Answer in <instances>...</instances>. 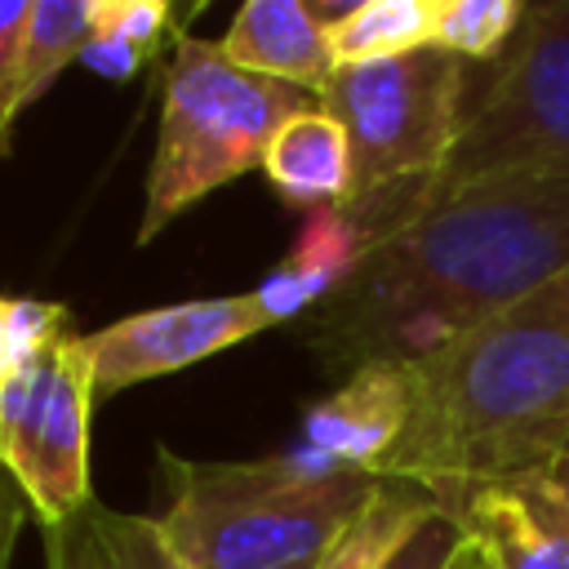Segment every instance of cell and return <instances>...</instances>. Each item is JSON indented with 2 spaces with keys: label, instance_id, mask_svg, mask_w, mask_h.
I'll return each instance as SVG.
<instances>
[{
  "label": "cell",
  "instance_id": "cell-12",
  "mask_svg": "<svg viewBox=\"0 0 569 569\" xmlns=\"http://www.w3.org/2000/svg\"><path fill=\"white\" fill-rule=\"evenodd\" d=\"M365 249H369V236L347 204L320 209L302 222L293 249L253 284V298L262 302L271 325L307 316L356 271Z\"/></svg>",
  "mask_w": 569,
  "mask_h": 569
},
{
  "label": "cell",
  "instance_id": "cell-9",
  "mask_svg": "<svg viewBox=\"0 0 569 569\" xmlns=\"http://www.w3.org/2000/svg\"><path fill=\"white\" fill-rule=\"evenodd\" d=\"M422 489L489 569H569V493L551 467L493 480H427Z\"/></svg>",
  "mask_w": 569,
  "mask_h": 569
},
{
  "label": "cell",
  "instance_id": "cell-18",
  "mask_svg": "<svg viewBox=\"0 0 569 569\" xmlns=\"http://www.w3.org/2000/svg\"><path fill=\"white\" fill-rule=\"evenodd\" d=\"M520 13H525L520 0H436L431 44L462 62L493 58L516 36Z\"/></svg>",
  "mask_w": 569,
  "mask_h": 569
},
{
  "label": "cell",
  "instance_id": "cell-22",
  "mask_svg": "<svg viewBox=\"0 0 569 569\" xmlns=\"http://www.w3.org/2000/svg\"><path fill=\"white\" fill-rule=\"evenodd\" d=\"M31 0H0V156L9 147V129L22 116L18 98V67H22V40H27Z\"/></svg>",
  "mask_w": 569,
  "mask_h": 569
},
{
  "label": "cell",
  "instance_id": "cell-15",
  "mask_svg": "<svg viewBox=\"0 0 569 569\" xmlns=\"http://www.w3.org/2000/svg\"><path fill=\"white\" fill-rule=\"evenodd\" d=\"M436 0H356V9L329 27L333 67L387 62L431 44Z\"/></svg>",
  "mask_w": 569,
  "mask_h": 569
},
{
  "label": "cell",
  "instance_id": "cell-11",
  "mask_svg": "<svg viewBox=\"0 0 569 569\" xmlns=\"http://www.w3.org/2000/svg\"><path fill=\"white\" fill-rule=\"evenodd\" d=\"M218 53L253 76L320 93L329 84L333 53H329V27L316 9V0H249L231 18L227 36L218 40Z\"/></svg>",
  "mask_w": 569,
  "mask_h": 569
},
{
  "label": "cell",
  "instance_id": "cell-21",
  "mask_svg": "<svg viewBox=\"0 0 569 569\" xmlns=\"http://www.w3.org/2000/svg\"><path fill=\"white\" fill-rule=\"evenodd\" d=\"M169 22H173V9L164 0H93V36L133 44L147 58L156 53Z\"/></svg>",
  "mask_w": 569,
  "mask_h": 569
},
{
  "label": "cell",
  "instance_id": "cell-5",
  "mask_svg": "<svg viewBox=\"0 0 569 569\" xmlns=\"http://www.w3.org/2000/svg\"><path fill=\"white\" fill-rule=\"evenodd\" d=\"M498 178H569V0L525 4L440 178L422 191Z\"/></svg>",
  "mask_w": 569,
  "mask_h": 569
},
{
  "label": "cell",
  "instance_id": "cell-3",
  "mask_svg": "<svg viewBox=\"0 0 569 569\" xmlns=\"http://www.w3.org/2000/svg\"><path fill=\"white\" fill-rule=\"evenodd\" d=\"M160 533L187 569H307L373 502L382 476L302 449L258 462H196L160 449Z\"/></svg>",
  "mask_w": 569,
  "mask_h": 569
},
{
  "label": "cell",
  "instance_id": "cell-16",
  "mask_svg": "<svg viewBox=\"0 0 569 569\" xmlns=\"http://www.w3.org/2000/svg\"><path fill=\"white\" fill-rule=\"evenodd\" d=\"M431 493L413 480H391L382 476L373 502L351 520V529L320 556L311 560V569H382V560L391 556V547L431 511Z\"/></svg>",
  "mask_w": 569,
  "mask_h": 569
},
{
  "label": "cell",
  "instance_id": "cell-28",
  "mask_svg": "<svg viewBox=\"0 0 569 569\" xmlns=\"http://www.w3.org/2000/svg\"><path fill=\"white\" fill-rule=\"evenodd\" d=\"M307 569H311V565H307Z\"/></svg>",
  "mask_w": 569,
  "mask_h": 569
},
{
  "label": "cell",
  "instance_id": "cell-2",
  "mask_svg": "<svg viewBox=\"0 0 569 569\" xmlns=\"http://www.w3.org/2000/svg\"><path fill=\"white\" fill-rule=\"evenodd\" d=\"M409 422L378 476L493 480L569 453V267L405 365Z\"/></svg>",
  "mask_w": 569,
  "mask_h": 569
},
{
  "label": "cell",
  "instance_id": "cell-10",
  "mask_svg": "<svg viewBox=\"0 0 569 569\" xmlns=\"http://www.w3.org/2000/svg\"><path fill=\"white\" fill-rule=\"evenodd\" d=\"M409 422V373L405 365H365L342 378L333 396L307 409L302 418V453L333 462V467H356L373 471L391 453Z\"/></svg>",
  "mask_w": 569,
  "mask_h": 569
},
{
  "label": "cell",
  "instance_id": "cell-25",
  "mask_svg": "<svg viewBox=\"0 0 569 569\" xmlns=\"http://www.w3.org/2000/svg\"><path fill=\"white\" fill-rule=\"evenodd\" d=\"M551 476H556V485H560V489L569 493V453H565V458H560V462L551 467Z\"/></svg>",
  "mask_w": 569,
  "mask_h": 569
},
{
  "label": "cell",
  "instance_id": "cell-6",
  "mask_svg": "<svg viewBox=\"0 0 569 569\" xmlns=\"http://www.w3.org/2000/svg\"><path fill=\"white\" fill-rule=\"evenodd\" d=\"M316 98L351 142V200L431 187L467 116V62L427 44L405 58L338 67Z\"/></svg>",
  "mask_w": 569,
  "mask_h": 569
},
{
  "label": "cell",
  "instance_id": "cell-20",
  "mask_svg": "<svg viewBox=\"0 0 569 569\" xmlns=\"http://www.w3.org/2000/svg\"><path fill=\"white\" fill-rule=\"evenodd\" d=\"M467 547H471L467 533H462L440 507H431V511L391 547V556L382 560V569H449Z\"/></svg>",
  "mask_w": 569,
  "mask_h": 569
},
{
  "label": "cell",
  "instance_id": "cell-23",
  "mask_svg": "<svg viewBox=\"0 0 569 569\" xmlns=\"http://www.w3.org/2000/svg\"><path fill=\"white\" fill-rule=\"evenodd\" d=\"M80 62L89 67V71H98V76H111V80H129L142 62H147V53H138L133 44H120V40H107V36H93L89 40V49L80 53Z\"/></svg>",
  "mask_w": 569,
  "mask_h": 569
},
{
  "label": "cell",
  "instance_id": "cell-14",
  "mask_svg": "<svg viewBox=\"0 0 569 569\" xmlns=\"http://www.w3.org/2000/svg\"><path fill=\"white\" fill-rule=\"evenodd\" d=\"M44 569H187L156 516L111 511L89 498L58 525H44Z\"/></svg>",
  "mask_w": 569,
  "mask_h": 569
},
{
  "label": "cell",
  "instance_id": "cell-13",
  "mask_svg": "<svg viewBox=\"0 0 569 569\" xmlns=\"http://www.w3.org/2000/svg\"><path fill=\"white\" fill-rule=\"evenodd\" d=\"M262 173L298 209H338L351 200V142L342 124L316 102L276 129Z\"/></svg>",
  "mask_w": 569,
  "mask_h": 569
},
{
  "label": "cell",
  "instance_id": "cell-24",
  "mask_svg": "<svg viewBox=\"0 0 569 569\" xmlns=\"http://www.w3.org/2000/svg\"><path fill=\"white\" fill-rule=\"evenodd\" d=\"M27 498L18 489V480L0 467V569L13 565V547H18V533H22V520H27Z\"/></svg>",
  "mask_w": 569,
  "mask_h": 569
},
{
  "label": "cell",
  "instance_id": "cell-7",
  "mask_svg": "<svg viewBox=\"0 0 569 569\" xmlns=\"http://www.w3.org/2000/svg\"><path fill=\"white\" fill-rule=\"evenodd\" d=\"M93 360L84 333L58 338L0 387V467L18 480L31 516L44 525L80 511L89 489Z\"/></svg>",
  "mask_w": 569,
  "mask_h": 569
},
{
  "label": "cell",
  "instance_id": "cell-27",
  "mask_svg": "<svg viewBox=\"0 0 569 569\" xmlns=\"http://www.w3.org/2000/svg\"><path fill=\"white\" fill-rule=\"evenodd\" d=\"M471 569H489V565H485V560H480V551H476V560H471Z\"/></svg>",
  "mask_w": 569,
  "mask_h": 569
},
{
  "label": "cell",
  "instance_id": "cell-17",
  "mask_svg": "<svg viewBox=\"0 0 569 569\" xmlns=\"http://www.w3.org/2000/svg\"><path fill=\"white\" fill-rule=\"evenodd\" d=\"M89 40H93V0H31L22 67H18L22 107H31L62 76V67L80 62Z\"/></svg>",
  "mask_w": 569,
  "mask_h": 569
},
{
  "label": "cell",
  "instance_id": "cell-8",
  "mask_svg": "<svg viewBox=\"0 0 569 569\" xmlns=\"http://www.w3.org/2000/svg\"><path fill=\"white\" fill-rule=\"evenodd\" d=\"M262 329H271V316L262 311L253 289L120 316V320L84 333V347L93 360V391L116 396L147 378H160V373L187 369L204 356H218Z\"/></svg>",
  "mask_w": 569,
  "mask_h": 569
},
{
  "label": "cell",
  "instance_id": "cell-19",
  "mask_svg": "<svg viewBox=\"0 0 569 569\" xmlns=\"http://www.w3.org/2000/svg\"><path fill=\"white\" fill-rule=\"evenodd\" d=\"M67 333H76V325L62 302L0 293V387Z\"/></svg>",
  "mask_w": 569,
  "mask_h": 569
},
{
  "label": "cell",
  "instance_id": "cell-26",
  "mask_svg": "<svg viewBox=\"0 0 569 569\" xmlns=\"http://www.w3.org/2000/svg\"><path fill=\"white\" fill-rule=\"evenodd\" d=\"M471 560H476V547H467V551H462V556H458L449 569H471Z\"/></svg>",
  "mask_w": 569,
  "mask_h": 569
},
{
  "label": "cell",
  "instance_id": "cell-1",
  "mask_svg": "<svg viewBox=\"0 0 569 569\" xmlns=\"http://www.w3.org/2000/svg\"><path fill=\"white\" fill-rule=\"evenodd\" d=\"M569 267V178L409 187L400 218L307 311L302 342L329 373L409 365Z\"/></svg>",
  "mask_w": 569,
  "mask_h": 569
},
{
  "label": "cell",
  "instance_id": "cell-4",
  "mask_svg": "<svg viewBox=\"0 0 569 569\" xmlns=\"http://www.w3.org/2000/svg\"><path fill=\"white\" fill-rule=\"evenodd\" d=\"M320 98L267 76H253L218 53V40L178 36L164 67V107L156 156L147 169V200L138 244L156 240L187 204L262 169V156L284 120L311 111Z\"/></svg>",
  "mask_w": 569,
  "mask_h": 569
}]
</instances>
